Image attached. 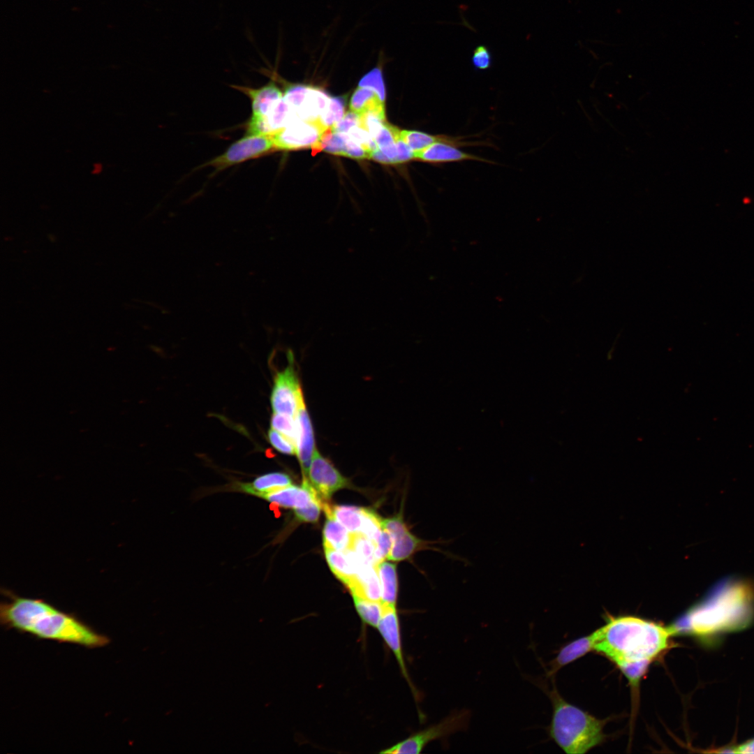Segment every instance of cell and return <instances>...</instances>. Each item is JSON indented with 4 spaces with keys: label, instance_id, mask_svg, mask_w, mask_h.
I'll return each mask as SVG.
<instances>
[{
    "label": "cell",
    "instance_id": "27",
    "mask_svg": "<svg viewBox=\"0 0 754 754\" xmlns=\"http://www.w3.org/2000/svg\"><path fill=\"white\" fill-rule=\"evenodd\" d=\"M346 97H330L329 103L318 119L325 128H332L340 121L345 114Z\"/></svg>",
    "mask_w": 754,
    "mask_h": 754
},
{
    "label": "cell",
    "instance_id": "24",
    "mask_svg": "<svg viewBox=\"0 0 754 754\" xmlns=\"http://www.w3.org/2000/svg\"><path fill=\"white\" fill-rule=\"evenodd\" d=\"M348 139L347 133L335 132L332 128H328L323 133L318 145L313 149V153L324 151L345 156Z\"/></svg>",
    "mask_w": 754,
    "mask_h": 754
},
{
    "label": "cell",
    "instance_id": "23",
    "mask_svg": "<svg viewBox=\"0 0 754 754\" xmlns=\"http://www.w3.org/2000/svg\"><path fill=\"white\" fill-rule=\"evenodd\" d=\"M327 563L334 575L348 586L355 579V572L343 552L324 548Z\"/></svg>",
    "mask_w": 754,
    "mask_h": 754
},
{
    "label": "cell",
    "instance_id": "34",
    "mask_svg": "<svg viewBox=\"0 0 754 754\" xmlns=\"http://www.w3.org/2000/svg\"><path fill=\"white\" fill-rule=\"evenodd\" d=\"M268 438L272 445L279 452L286 454H296V446L287 437L274 429L268 431Z\"/></svg>",
    "mask_w": 754,
    "mask_h": 754
},
{
    "label": "cell",
    "instance_id": "40",
    "mask_svg": "<svg viewBox=\"0 0 754 754\" xmlns=\"http://www.w3.org/2000/svg\"><path fill=\"white\" fill-rule=\"evenodd\" d=\"M345 156L355 159L370 158L371 154L350 137L348 140Z\"/></svg>",
    "mask_w": 754,
    "mask_h": 754
},
{
    "label": "cell",
    "instance_id": "5",
    "mask_svg": "<svg viewBox=\"0 0 754 754\" xmlns=\"http://www.w3.org/2000/svg\"><path fill=\"white\" fill-rule=\"evenodd\" d=\"M471 714L466 709H457L439 722L413 733L408 738L382 751L381 753H420L429 743L446 738L454 733L466 731L469 725Z\"/></svg>",
    "mask_w": 754,
    "mask_h": 754
},
{
    "label": "cell",
    "instance_id": "36",
    "mask_svg": "<svg viewBox=\"0 0 754 754\" xmlns=\"http://www.w3.org/2000/svg\"><path fill=\"white\" fill-rule=\"evenodd\" d=\"M349 137L368 151L370 154L378 148L376 142L369 133L360 126H355L350 129L348 133ZM371 157V156H370Z\"/></svg>",
    "mask_w": 754,
    "mask_h": 754
},
{
    "label": "cell",
    "instance_id": "3",
    "mask_svg": "<svg viewBox=\"0 0 754 754\" xmlns=\"http://www.w3.org/2000/svg\"><path fill=\"white\" fill-rule=\"evenodd\" d=\"M2 625L29 633L36 637L72 643L88 648L108 644L105 635L50 604L38 599L8 593V600L0 606Z\"/></svg>",
    "mask_w": 754,
    "mask_h": 754
},
{
    "label": "cell",
    "instance_id": "30",
    "mask_svg": "<svg viewBox=\"0 0 754 754\" xmlns=\"http://www.w3.org/2000/svg\"><path fill=\"white\" fill-rule=\"evenodd\" d=\"M270 424L272 429L282 434L296 446L297 430L295 417L283 413H273Z\"/></svg>",
    "mask_w": 754,
    "mask_h": 754
},
{
    "label": "cell",
    "instance_id": "29",
    "mask_svg": "<svg viewBox=\"0 0 754 754\" xmlns=\"http://www.w3.org/2000/svg\"><path fill=\"white\" fill-rule=\"evenodd\" d=\"M375 543L361 533H352L349 549H351L364 561L374 566L377 563L375 559Z\"/></svg>",
    "mask_w": 754,
    "mask_h": 754
},
{
    "label": "cell",
    "instance_id": "28",
    "mask_svg": "<svg viewBox=\"0 0 754 754\" xmlns=\"http://www.w3.org/2000/svg\"><path fill=\"white\" fill-rule=\"evenodd\" d=\"M383 531L382 520L372 510L362 508V525L360 533L376 543Z\"/></svg>",
    "mask_w": 754,
    "mask_h": 754
},
{
    "label": "cell",
    "instance_id": "37",
    "mask_svg": "<svg viewBox=\"0 0 754 754\" xmlns=\"http://www.w3.org/2000/svg\"><path fill=\"white\" fill-rule=\"evenodd\" d=\"M375 545V559L378 564L384 561L385 558H387L391 550L392 539L389 533L383 528L382 533Z\"/></svg>",
    "mask_w": 754,
    "mask_h": 754
},
{
    "label": "cell",
    "instance_id": "7",
    "mask_svg": "<svg viewBox=\"0 0 754 754\" xmlns=\"http://www.w3.org/2000/svg\"><path fill=\"white\" fill-rule=\"evenodd\" d=\"M275 150L272 134H248L232 143L221 154L205 163L216 172L223 170Z\"/></svg>",
    "mask_w": 754,
    "mask_h": 754
},
{
    "label": "cell",
    "instance_id": "31",
    "mask_svg": "<svg viewBox=\"0 0 754 754\" xmlns=\"http://www.w3.org/2000/svg\"><path fill=\"white\" fill-rule=\"evenodd\" d=\"M358 87L371 89L385 102V89L381 66H377L366 73L360 80Z\"/></svg>",
    "mask_w": 754,
    "mask_h": 754
},
{
    "label": "cell",
    "instance_id": "13",
    "mask_svg": "<svg viewBox=\"0 0 754 754\" xmlns=\"http://www.w3.org/2000/svg\"><path fill=\"white\" fill-rule=\"evenodd\" d=\"M295 420L297 430L296 455L301 465L303 478H304L307 475L316 448L313 427L304 399L300 404Z\"/></svg>",
    "mask_w": 754,
    "mask_h": 754
},
{
    "label": "cell",
    "instance_id": "12",
    "mask_svg": "<svg viewBox=\"0 0 754 754\" xmlns=\"http://www.w3.org/2000/svg\"><path fill=\"white\" fill-rule=\"evenodd\" d=\"M320 497L309 482L303 479L300 487L290 485L265 494L260 498L279 507L295 510L304 508Z\"/></svg>",
    "mask_w": 754,
    "mask_h": 754
},
{
    "label": "cell",
    "instance_id": "2",
    "mask_svg": "<svg viewBox=\"0 0 754 754\" xmlns=\"http://www.w3.org/2000/svg\"><path fill=\"white\" fill-rule=\"evenodd\" d=\"M754 614V585L727 579L717 584L699 603L669 625L673 636L697 639L744 628Z\"/></svg>",
    "mask_w": 754,
    "mask_h": 754
},
{
    "label": "cell",
    "instance_id": "38",
    "mask_svg": "<svg viewBox=\"0 0 754 754\" xmlns=\"http://www.w3.org/2000/svg\"><path fill=\"white\" fill-rule=\"evenodd\" d=\"M360 115L350 110L346 112L342 119L332 128L335 132L347 133L353 128L360 126Z\"/></svg>",
    "mask_w": 754,
    "mask_h": 754
},
{
    "label": "cell",
    "instance_id": "15",
    "mask_svg": "<svg viewBox=\"0 0 754 754\" xmlns=\"http://www.w3.org/2000/svg\"><path fill=\"white\" fill-rule=\"evenodd\" d=\"M233 88L246 94L251 101L252 117H262L266 115L279 101L283 94L273 81L258 88L246 86L232 85Z\"/></svg>",
    "mask_w": 754,
    "mask_h": 754
},
{
    "label": "cell",
    "instance_id": "14",
    "mask_svg": "<svg viewBox=\"0 0 754 754\" xmlns=\"http://www.w3.org/2000/svg\"><path fill=\"white\" fill-rule=\"evenodd\" d=\"M459 147L450 142H437L420 151L415 152V158L432 164H443L464 161H477L492 163L491 161L464 152L459 149Z\"/></svg>",
    "mask_w": 754,
    "mask_h": 754
},
{
    "label": "cell",
    "instance_id": "11",
    "mask_svg": "<svg viewBox=\"0 0 754 754\" xmlns=\"http://www.w3.org/2000/svg\"><path fill=\"white\" fill-rule=\"evenodd\" d=\"M376 628L395 656L404 677L408 681L411 689L413 692V695L417 698L418 693L411 681L404 661L401 642L399 621L396 605L383 604V614Z\"/></svg>",
    "mask_w": 754,
    "mask_h": 754
},
{
    "label": "cell",
    "instance_id": "21",
    "mask_svg": "<svg viewBox=\"0 0 754 754\" xmlns=\"http://www.w3.org/2000/svg\"><path fill=\"white\" fill-rule=\"evenodd\" d=\"M378 575L381 601L384 605H396L397 597V577L396 565L381 561L376 566Z\"/></svg>",
    "mask_w": 754,
    "mask_h": 754
},
{
    "label": "cell",
    "instance_id": "18",
    "mask_svg": "<svg viewBox=\"0 0 754 754\" xmlns=\"http://www.w3.org/2000/svg\"><path fill=\"white\" fill-rule=\"evenodd\" d=\"M327 519L323 528V546L324 548H330L335 550L344 552L350 548L352 533L348 531L334 517L332 506L327 503L323 507Z\"/></svg>",
    "mask_w": 754,
    "mask_h": 754
},
{
    "label": "cell",
    "instance_id": "35",
    "mask_svg": "<svg viewBox=\"0 0 754 754\" xmlns=\"http://www.w3.org/2000/svg\"><path fill=\"white\" fill-rule=\"evenodd\" d=\"M471 63L475 69L485 71L492 65V55L489 49L485 45H479L473 51Z\"/></svg>",
    "mask_w": 754,
    "mask_h": 754
},
{
    "label": "cell",
    "instance_id": "32",
    "mask_svg": "<svg viewBox=\"0 0 754 754\" xmlns=\"http://www.w3.org/2000/svg\"><path fill=\"white\" fill-rule=\"evenodd\" d=\"M326 502L321 497L313 500L306 506L294 510L295 517L302 522H316Z\"/></svg>",
    "mask_w": 754,
    "mask_h": 754
},
{
    "label": "cell",
    "instance_id": "26",
    "mask_svg": "<svg viewBox=\"0 0 754 754\" xmlns=\"http://www.w3.org/2000/svg\"><path fill=\"white\" fill-rule=\"evenodd\" d=\"M334 518L352 533H360L362 525V508L353 505H334Z\"/></svg>",
    "mask_w": 754,
    "mask_h": 754
},
{
    "label": "cell",
    "instance_id": "1",
    "mask_svg": "<svg viewBox=\"0 0 754 754\" xmlns=\"http://www.w3.org/2000/svg\"><path fill=\"white\" fill-rule=\"evenodd\" d=\"M594 650L612 661L623 674L646 673L670 646L668 626L633 616L609 617L593 632Z\"/></svg>",
    "mask_w": 754,
    "mask_h": 754
},
{
    "label": "cell",
    "instance_id": "20",
    "mask_svg": "<svg viewBox=\"0 0 754 754\" xmlns=\"http://www.w3.org/2000/svg\"><path fill=\"white\" fill-rule=\"evenodd\" d=\"M329 100L330 97L323 91L309 86L302 103L295 114L300 119L316 120L326 108Z\"/></svg>",
    "mask_w": 754,
    "mask_h": 754
},
{
    "label": "cell",
    "instance_id": "25",
    "mask_svg": "<svg viewBox=\"0 0 754 754\" xmlns=\"http://www.w3.org/2000/svg\"><path fill=\"white\" fill-rule=\"evenodd\" d=\"M353 598L356 611L362 621L368 626L376 628L383 614V603L359 596H353Z\"/></svg>",
    "mask_w": 754,
    "mask_h": 754
},
{
    "label": "cell",
    "instance_id": "9",
    "mask_svg": "<svg viewBox=\"0 0 754 754\" xmlns=\"http://www.w3.org/2000/svg\"><path fill=\"white\" fill-rule=\"evenodd\" d=\"M326 129L318 119L313 121L297 119L272 134L275 150L313 149Z\"/></svg>",
    "mask_w": 754,
    "mask_h": 754
},
{
    "label": "cell",
    "instance_id": "22",
    "mask_svg": "<svg viewBox=\"0 0 754 754\" xmlns=\"http://www.w3.org/2000/svg\"><path fill=\"white\" fill-rule=\"evenodd\" d=\"M350 110L360 115L371 111L385 110L384 102L371 89L358 87L353 93Z\"/></svg>",
    "mask_w": 754,
    "mask_h": 754
},
{
    "label": "cell",
    "instance_id": "8",
    "mask_svg": "<svg viewBox=\"0 0 754 754\" xmlns=\"http://www.w3.org/2000/svg\"><path fill=\"white\" fill-rule=\"evenodd\" d=\"M288 357V365L274 377L270 401L273 413H283L295 417L304 397L293 365V357L290 355Z\"/></svg>",
    "mask_w": 754,
    "mask_h": 754
},
{
    "label": "cell",
    "instance_id": "16",
    "mask_svg": "<svg viewBox=\"0 0 754 754\" xmlns=\"http://www.w3.org/2000/svg\"><path fill=\"white\" fill-rule=\"evenodd\" d=\"M292 484L288 475L281 472H272L257 477L251 482H237L232 485L233 490L244 492L257 497Z\"/></svg>",
    "mask_w": 754,
    "mask_h": 754
},
{
    "label": "cell",
    "instance_id": "10",
    "mask_svg": "<svg viewBox=\"0 0 754 754\" xmlns=\"http://www.w3.org/2000/svg\"><path fill=\"white\" fill-rule=\"evenodd\" d=\"M314 489L327 499L337 491L347 487L348 480L316 448L306 477Z\"/></svg>",
    "mask_w": 754,
    "mask_h": 754
},
{
    "label": "cell",
    "instance_id": "17",
    "mask_svg": "<svg viewBox=\"0 0 754 754\" xmlns=\"http://www.w3.org/2000/svg\"><path fill=\"white\" fill-rule=\"evenodd\" d=\"M594 633L579 637L564 645L550 663L548 676L552 677L562 667L594 650Z\"/></svg>",
    "mask_w": 754,
    "mask_h": 754
},
{
    "label": "cell",
    "instance_id": "39",
    "mask_svg": "<svg viewBox=\"0 0 754 754\" xmlns=\"http://www.w3.org/2000/svg\"><path fill=\"white\" fill-rule=\"evenodd\" d=\"M395 145L397 151V163L408 162L415 158V152L402 140L400 132L396 137Z\"/></svg>",
    "mask_w": 754,
    "mask_h": 754
},
{
    "label": "cell",
    "instance_id": "4",
    "mask_svg": "<svg viewBox=\"0 0 754 754\" xmlns=\"http://www.w3.org/2000/svg\"><path fill=\"white\" fill-rule=\"evenodd\" d=\"M547 693L553 707L548 732L563 751L585 753L604 741L605 720L568 702L555 688Z\"/></svg>",
    "mask_w": 754,
    "mask_h": 754
},
{
    "label": "cell",
    "instance_id": "6",
    "mask_svg": "<svg viewBox=\"0 0 754 754\" xmlns=\"http://www.w3.org/2000/svg\"><path fill=\"white\" fill-rule=\"evenodd\" d=\"M383 528L387 531L392 539V546L387 559L394 561L409 559L418 551L430 549L436 551L452 560L465 562V559L450 552L436 547V545H446L449 542L445 540L427 541L422 540L408 529L401 514L383 520Z\"/></svg>",
    "mask_w": 754,
    "mask_h": 754
},
{
    "label": "cell",
    "instance_id": "41",
    "mask_svg": "<svg viewBox=\"0 0 754 754\" xmlns=\"http://www.w3.org/2000/svg\"><path fill=\"white\" fill-rule=\"evenodd\" d=\"M734 753L754 754V738L744 743L733 746Z\"/></svg>",
    "mask_w": 754,
    "mask_h": 754
},
{
    "label": "cell",
    "instance_id": "19",
    "mask_svg": "<svg viewBox=\"0 0 754 754\" xmlns=\"http://www.w3.org/2000/svg\"><path fill=\"white\" fill-rule=\"evenodd\" d=\"M400 135L402 140L415 153L437 142H446L458 146L474 145V142H463L461 138L445 135H431L415 130H401Z\"/></svg>",
    "mask_w": 754,
    "mask_h": 754
},
{
    "label": "cell",
    "instance_id": "33",
    "mask_svg": "<svg viewBox=\"0 0 754 754\" xmlns=\"http://www.w3.org/2000/svg\"><path fill=\"white\" fill-rule=\"evenodd\" d=\"M309 87V86L307 85L296 84H290L286 88L283 99L294 114L302 103Z\"/></svg>",
    "mask_w": 754,
    "mask_h": 754
}]
</instances>
